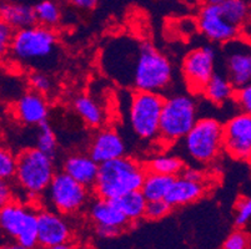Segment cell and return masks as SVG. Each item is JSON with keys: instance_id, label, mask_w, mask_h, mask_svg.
Instances as JSON below:
<instances>
[{"instance_id": "1", "label": "cell", "mask_w": 251, "mask_h": 249, "mask_svg": "<svg viewBox=\"0 0 251 249\" xmlns=\"http://www.w3.org/2000/svg\"><path fill=\"white\" fill-rule=\"evenodd\" d=\"M147 173V167L133 157L123 156L104 162L100 164L93 192L97 197L114 201L141 189Z\"/></svg>"}, {"instance_id": "2", "label": "cell", "mask_w": 251, "mask_h": 249, "mask_svg": "<svg viewBox=\"0 0 251 249\" xmlns=\"http://www.w3.org/2000/svg\"><path fill=\"white\" fill-rule=\"evenodd\" d=\"M171 80L170 60L150 43H140L131 77V85L135 90L161 92L170 86Z\"/></svg>"}, {"instance_id": "3", "label": "cell", "mask_w": 251, "mask_h": 249, "mask_svg": "<svg viewBox=\"0 0 251 249\" xmlns=\"http://www.w3.org/2000/svg\"><path fill=\"white\" fill-rule=\"evenodd\" d=\"M198 120V107L193 96L188 93L169 96L164 101L157 140L164 145H174L184 140Z\"/></svg>"}, {"instance_id": "4", "label": "cell", "mask_w": 251, "mask_h": 249, "mask_svg": "<svg viewBox=\"0 0 251 249\" xmlns=\"http://www.w3.org/2000/svg\"><path fill=\"white\" fill-rule=\"evenodd\" d=\"M55 175L54 157L38 147L25 148L18 155L15 180L25 195L30 197L44 195Z\"/></svg>"}, {"instance_id": "5", "label": "cell", "mask_w": 251, "mask_h": 249, "mask_svg": "<svg viewBox=\"0 0 251 249\" xmlns=\"http://www.w3.org/2000/svg\"><path fill=\"white\" fill-rule=\"evenodd\" d=\"M56 45L58 39L55 31L51 27L35 24L15 31L9 50L18 63L38 65L51 58Z\"/></svg>"}, {"instance_id": "6", "label": "cell", "mask_w": 251, "mask_h": 249, "mask_svg": "<svg viewBox=\"0 0 251 249\" xmlns=\"http://www.w3.org/2000/svg\"><path fill=\"white\" fill-rule=\"evenodd\" d=\"M164 99L160 92L138 91L133 93L129 106V121L134 134L145 141L159 138Z\"/></svg>"}, {"instance_id": "7", "label": "cell", "mask_w": 251, "mask_h": 249, "mask_svg": "<svg viewBox=\"0 0 251 249\" xmlns=\"http://www.w3.org/2000/svg\"><path fill=\"white\" fill-rule=\"evenodd\" d=\"M182 141L190 158L209 163L224 150V125L213 117L199 118Z\"/></svg>"}, {"instance_id": "8", "label": "cell", "mask_w": 251, "mask_h": 249, "mask_svg": "<svg viewBox=\"0 0 251 249\" xmlns=\"http://www.w3.org/2000/svg\"><path fill=\"white\" fill-rule=\"evenodd\" d=\"M39 211L23 203L11 201L1 205L0 225L6 236L29 248H35L38 243Z\"/></svg>"}, {"instance_id": "9", "label": "cell", "mask_w": 251, "mask_h": 249, "mask_svg": "<svg viewBox=\"0 0 251 249\" xmlns=\"http://www.w3.org/2000/svg\"><path fill=\"white\" fill-rule=\"evenodd\" d=\"M89 189V187L61 171L56 172L45 195L55 211L61 214H74L88 203L90 197Z\"/></svg>"}, {"instance_id": "10", "label": "cell", "mask_w": 251, "mask_h": 249, "mask_svg": "<svg viewBox=\"0 0 251 249\" xmlns=\"http://www.w3.org/2000/svg\"><path fill=\"white\" fill-rule=\"evenodd\" d=\"M224 74L236 90L251 84V40L237 36L221 46Z\"/></svg>"}, {"instance_id": "11", "label": "cell", "mask_w": 251, "mask_h": 249, "mask_svg": "<svg viewBox=\"0 0 251 249\" xmlns=\"http://www.w3.org/2000/svg\"><path fill=\"white\" fill-rule=\"evenodd\" d=\"M216 51L213 46L196 47L182 60L181 71L191 93H202L207 82L215 74Z\"/></svg>"}, {"instance_id": "12", "label": "cell", "mask_w": 251, "mask_h": 249, "mask_svg": "<svg viewBox=\"0 0 251 249\" xmlns=\"http://www.w3.org/2000/svg\"><path fill=\"white\" fill-rule=\"evenodd\" d=\"M224 151L237 161H251V115L241 111L224 123Z\"/></svg>"}, {"instance_id": "13", "label": "cell", "mask_w": 251, "mask_h": 249, "mask_svg": "<svg viewBox=\"0 0 251 249\" xmlns=\"http://www.w3.org/2000/svg\"><path fill=\"white\" fill-rule=\"evenodd\" d=\"M198 27L205 38L221 45L237 38L240 33V27L224 17L220 5H202L198 15Z\"/></svg>"}, {"instance_id": "14", "label": "cell", "mask_w": 251, "mask_h": 249, "mask_svg": "<svg viewBox=\"0 0 251 249\" xmlns=\"http://www.w3.org/2000/svg\"><path fill=\"white\" fill-rule=\"evenodd\" d=\"M72 228L64 214L51 209H42L38 213V243L44 248L69 243Z\"/></svg>"}, {"instance_id": "15", "label": "cell", "mask_w": 251, "mask_h": 249, "mask_svg": "<svg viewBox=\"0 0 251 249\" xmlns=\"http://www.w3.org/2000/svg\"><path fill=\"white\" fill-rule=\"evenodd\" d=\"M126 146L116 130L104 129L98 132L89 145L88 154L99 164L125 156Z\"/></svg>"}, {"instance_id": "16", "label": "cell", "mask_w": 251, "mask_h": 249, "mask_svg": "<svg viewBox=\"0 0 251 249\" xmlns=\"http://www.w3.org/2000/svg\"><path fill=\"white\" fill-rule=\"evenodd\" d=\"M14 115L18 121L26 126L42 125L49 115V106L44 95L34 90L25 92L15 102Z\"/></svg>"}, {"instance_id": "17", "label": "cell", "mask_w": 251, "mask_h": 249, "mask_svg": "<svg viewBox=\"0 0 251 249\" xmlns=\"http://www.w3.org/2000/svg\"><path fill=\"white\" fill-rule=\"evenodd\" d=\"M99 168L100 164L89 154L70 155L63 164L64 172L89 188L94 187L99 175Z\"/></svg>"}, {"instance_id": "18", "label": "cell", "mask_w": 251, "mask_h": 249, "mask_svg": "<svg viewBox=\"0 0 251 249\" xmlns=\"http://www.w3.org/2000/svg\"><path fill=\"white\" fill-rule=\"evenodd\" d=\"M205 191H206L205 182L193 181L182 175H179L175 177L165 200L171 207H179L198 201L205 195Z\"/></svg>"}, {"instance_id": "19", "label": "cell", "mask_w": 251, "mask_h": 249, "mask_svg": "<svg viewBox=\"0 0 251 249\" xmlns=\"http://www.w3.org/2000/svg\"><path fill=\"white\" fill-rule=\"evenodd\" d=\"M89 216L95 226L118 227L124 229L129 219L120 211L116 203L111 200L98 197L89 205Z\"/></svg>"}, {"instance_id": "20", "label": "cell", "mask_w": 251, "mask_h": 249, "mask_svg": "<svg viewBox=\"0 0 251 249\" xmlns=\"http://www.w3.org/2000/svg\"><path fill=\"white\" fill-rule=\"evenodd\" d=\"M1 22H5L14 30H22L25 27L38 24L34 6L20 3H3L0 8Z\"/></svg>"}, {"instance_id": "21", "label": "cell", "mask_w": 251, "mask_h": 249, "mask_svg": "<svg viewBox=\"0 0 251 249\" xmlns=\"http://www.w3.org/2000/svg\"><path fill=\"white\" fill-rule=\"evenodd\" d=\"M235 93L236 89L232 86L224 72H215L202 91V95L215 105H223L230 100H234Z\"/></svg>"}, {"instance_id": "22", "label": "cell", "mask_w": 251, "mask_h": 249, "mask_svg": "<svg viewBox=\"0 0 251 249\" xmlns=\"http://www.w3.org/2000/svg\"><path fill=\"white\" fill-rule=\"evenodd\" d=\"M174 180V176L148 171L140 191L143 192V195L147 197L148 201L165 200Z\"/></svg>"}, {"instance_id": "23", "label": "cell", "mask_w": 251, "mask_h": 249, "mask_svg": "<svg viewBox=\"0 0 251 249\" xmlns=\"http://www.w3.org/2000/svg\"><path fill=\"white\" fill-rule=\"evenodd\" d=\"M75 113L79 115V117L90 127L101 126L105 120L104 111L101 106L95 101L91 96L80 95L74 100Z\"/></svg>"}, {"instance_id": "24", "label": "cell", "mask_w": 251, "mask_h": 249, "mask_svg": "<svg viewBox=\"0 0 251 249\" xmlns=\"http://www.w3.org/2000/svg\"><path fill=\"white\" fill-rule=\"evenodd\" d=\"M114 202L120 208V211L125 214V217L129 219V222H136V221L145 217L148 200L140 189L129 192L126 195L114 200Z\"/></svg>"}, {"instance_id": "25", "label": "cell", "mask_w": 251, "mask_h": 249, "mask_svg": "<svg viewBox=\"0 0 251 249\" xmlns=\"http://www.w3.org/2000/svg\"><path fill=\"white\" fill-rule=\"evenodd\" d=\"M148 171L156 173H163V175L176 176L181 175L185 170V163L180 157L173 156V155H157L150 158L145 164Z\"/></svg>"}, {"instance_id": "26", "label": "cell", "mask_w": 251, "mask_h": 249, "mask_svg": "<svg viewBox=\"0 0 251 249\" xmlns=\"http://www.w3.org/2000/svg\"><path fill=\"white\" fill-rule=\"evenodd\" d=\"M221 13L231 24L240 27L245 24L251 13V4L249 0H225L220 4Z\"/></svg>"}, {"instance_id": "27", "label": "cell", "mask_w": 251, "mask_h": 249, "mask_svg": "<svg viewBox=\"0 0 251 249\" xmlns=\"http://www.w3.org/2000/svg\"><path fill=\"white\" fill-rule=\"evenodd\" d=\"M35 10V17L38 24L43 26L54 27L60 23L61 19V10L60 6L54 0H42L38 4L34 5Z\"/></svg>"}, {"instance_id": "28", "label": "cell", "mask_w": 251, "mask_h": 249, "mask_svg": "<svg viewBox=\"0 0 251 249\" xmlns=\"http://www.w3.org/2000/svg\"><path fill=\"white\" fill-rule=\"evenodd\" d=\"M36 147L47 155L54 157L58 150V141L56 136L52 131L51 126L48 121L43 122L38 126V136H36Z\"/></svg>"}, {"instance_id": "29", "label": "cell", "mask_w": 251, "mask_h": 249, "mask_svg": "<svg viewBox=\"0 0 251 249\" xmlns=\"http://www.w3.org/2000/svg\"><path fill=\"white\" fill-rule=\"evenodd\" d=\"M18 156L8 148L0 151V178L1 181H10L17 176Z\"/></svg>"}, {"instance_id": "30", "label": "cell", "mask_w": 251, "mask_h": 249, "mask_svg": "<svg viewBox=\"0 0 251 249\" xmlns=\"http://www.w3.org/2000/svg\"><path fill=\"white\" fill-rule=\"evenodd\" d=\"M170 204L166 200H157V201H148L147 209H145V217L144 218L149 221H159L168 216L171 211Z\"/></svg>"}, {"instance_id": "31", "label": "cell", "mask_w": 251, "mask_h": 249, "mask_svg": "<svg viewBox=\"0 0 251 249\" xmlns=\"http://www.w3.org/2000/svg\"><path fill=\"white\" fill-rule=\"evenodd\" d=\"M29 85L36 92L47 95L51 91L52 81L47 74L42 71H35L29 76Z\"/></svg>"}, {"instance_id": "32", "label": "cell", "mask_w": 251, "mask_h": 249, "mask_svg": "<svg viewBox=\"0 0 251 249\" xmlns=\"http://www.w3.org/2000/svg\"><path fill=\"white\" fill-rule=\"evenodd\" d=\"M251 219V197H244L239 200L236 204L235 223L239 227H243Z\"/></svg>"}, {"instance_id": "33", "label": "cell", "mask_w": 251, "mask_h": 249, "mask_svg": "<svg viewBox=\"0 0 251 249\" xmlns=\"http://www.w3.org/2000/svg\"><path fill=\"white\" fill-rule=\"evenodd\" d=\"M249 236L244 230H234L223 244V249H248Z\"/></svg>"}, {"instance_id": "34", "label": "cell", "mask_w": 251, "mask_h": 249, "mask_svg": "<svg viewBox=\"0 0 251 249\" xmlns=\"http://www.w3.org/2000/svg\"><path fill=\"white\" fill-rule=\"evenodd\" d=\"M234 101L243 113L251 115V84L240 90H236Z\"/></svg>"}, {"instance_id": "35", "label": "cell", "mask_w": 251, "mask_h": 249, "mask_svg": "<svg viewBox=\"0 0 251 249\" xmlns=\"http://www.w3.org/2000/svg\"><path fill=\"white\" fill-rule=\"evenodd\" d=\"M15 31L17 30H14L5 22H1V24H0V52H1L3 56L5 55L6 50L10 49L11 41L14 39Z\"/></svg>"}, {"instance_id": "36", "label": "cell", "mask_w": 251, "mask_h": 249, "mask_svg": "<svg viewBox=\"0 0 251 249\" xmlns=\"http://www.w3.org/2000/svg\"><path fill=\"white\" fill-rule=\"evenodd\" d=\"M123 232V228L106 227V226H97V234L100 238H114Z\"/></svg>"}, {"instance_id": "37", "label": "cell", "mask_w": 251, "mask_h": 249, "mask_svg": "<svg viewBox=\"0 0 251 249\" xmlns=\"http://www.w3.org/2000/svg\"><path fill=\"white\" fill-rule=\"evenodd\" d=\"M13 193H11V188L9 186L8 181H1L0 183V204L4 205L6 203L13 201Z\"/></svg>"}, {"instance_id": "38", "label": "cell", "mask_w": 251, "mask_h": 249, "mask_svg": "<svg viewBox=\"0 0 251 249\" xmlns=\"http://www.w3.org/2000/svg\"><path fill=\"white\" fill-rule=\"evenodd\" d=\"M181 175L184 177L189 178V180H193V181H198V182H205V175L198 168H193V167H185V170L182 171Z\"/></svg>"}, {"instance_id": "39", "label": "cell", "mask_w": 251, "mask_h": 249, "mask_svg": "<svg viewBox=\"0 0 251 249\" xmlns=\"http://www.w3.org/2000/svg\"><path fill=\"white\" fill-rule=\"evenodd\" d=\"M73 6L80 10H93L98 5L99 0H68Z\"/></svg>"}, {"instance_id": "40", "label": "cell", "mask_w": 251, "mask_h": 249, "mask_svg": "<svg viewBox=\"0 0 251 249\" xmlns=\"http://www.w3.org/2000/svg\"><path fill=\"white\" fill-rule=\"evenodd\" d=\"M3 249H35V248H29V247H25V246H23V244L15 242V243L6 244V246L3 247Z\"/></svg>"}, {"instance_id": "41", "label": "cell", "mask_w": 251, "mask_h": 249, "mask_svg": "<svg viewBox=\"0 0 251 249\" xmlns=\"http://www.w3.org/2000/svg\"><path fill=\"white\" fill-rule=\"evenodd\" d=\"M202 5H220L225 0H200Z\"/></svg>"}, {"instance_id": "42", "label": "cell", "mask_w": 251, "mask_h": 249, "mask_svg": "<svg viewBox=\"0 0 251 249\" xmlns=\"http://www.w3.org/2000/svg\"><path fill=\"white\" fill-rule=\"evenodd\" d=\"M44 249H76L74 246H72L70 243H64V244H59V246H54V247H49V248H44Z\"/></svg>"}, {"instance_id": "43", "label": "cell", "mask_w": 251, "mask_h": 249, "mask_svg": "<svg viewBox=\"0 0 251 249\" xmlns=\"http://www.w3.org/2000/svg\"><path fill=\"white\" fill-rule=\"evenodd\" d=\"M250 172H251V161H250Z\"/></svg>"}, {"instance_id": "44", "label": "cell", "mask_w": 251, "mask_h": 249, "mask_svg": "<svg viewBox=\"0 0 251 249\" xmlns=\"http://www.w3.org/2000/svg\"><path fill=\"white\" fill-rule=\"evenodd\" d=\"M85 249H89V248H85Z\"/></svg>"}]
</instances>
